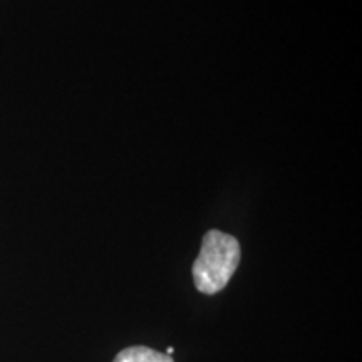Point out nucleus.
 <instances>
[{
  "mask_svg": "<svg viewBox=\"0 0 362 362\" xmlns=\"http://www.w3.org/2000/svg\"><path fill=\"white\" fill-rule=\"evenodd\" d=\"M112 362H173V359H171V356L161 354V352L149 349V347L133 346L121 351Z\"/></svg>",
  "mask_w": 362,
  "mask_h": 362,
  "instance_id": "2",
  "label": "nucleus"
},
{
  "mask_svg": "<svg viewBox=\"0 0 362 362\" xmlns=\"http://www.w3.org/2000/svg\"><path fill=\"white\" fill-rule=\"evenodd\" d=\"M173 352H175L173 347H170V349H168V354H166V356H171V354H173Z\"/></svg>",
  "mask_w": 362,
  "mask_h": 362,
  "instance_id": "3",
  "label": "nucleus"
},
{
  "mask_svg": "<svg viewBox=\"0 0 362 362\" xmlns=\"http://www.w3.org/2000/svg\"><path fill=\"white\" fill-rule=\"evenodd\" d=\"M238 264V240L218 230H210L203 237L200 255L193 264L194 287L206 296L218 293L233 277Z\"/></svg>",
  "mask_w": 362,
  "mask_h": 362,
  "instance_id": "1",
  "label": "nucleus"
}]
</instances>
